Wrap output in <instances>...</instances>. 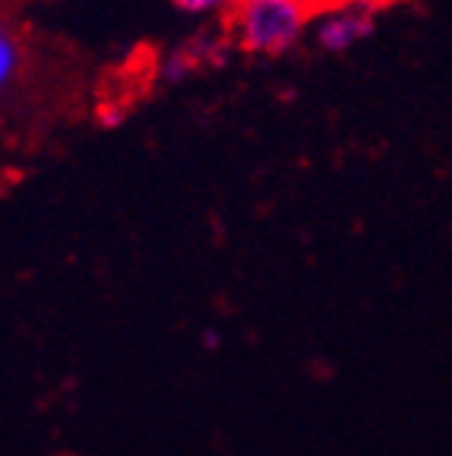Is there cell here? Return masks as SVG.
Segmentation results:
<instances>
[{"mask_svg": "<svg viewBox=\"0 0 452 456\" xmlns=\"http://www.w3.org/2000/svg\"><path fill=\"white\" fill-rule=\"evenodd\" d=\"M313 16L311 0H234L222 28L238 54L278 61L311 38Z\"/></svg>", "mask_w": 452, "mask_h": 456, "instance_id": "1", "label": "cell"}, {"mask_svg": "<svg viewBox=\"0 0 452 456\" xmlns=\"http://www.w3.org/2000/svg\"><path fill=\"white\" fill-rule=\"evenodd\" d=\"M238 54L228 38L225 28L206 26L193 36L181 38L177 45H171L156 64V79L158 86H184L193 77L206 70H222L231 64V57Z\"/></svg>", "mask_w": 452, "mask_h": 456, "instance_id": "2", "label": "cell"}, {"mask_svg": "<svg viewBox=\"0 0 452 456\" xmlns=\"http://www.w3.org/2000/svg\"><path fill=\"white\" fill-rule=\"evenodd\" d=\"M376 32L374 0H345L313 16L311 42L323 54H348Z\"/></svg>", "mask_w": 452, "mask_h": 456, "instance_id": "3", "label": "cell"}, {"mask_svg": "<svg viewBox=\"0 0 452 456\" xmlns=\"http://www.w3.org/2000/svg\"><path fill=\"white\" fill-rule=\"evenodd\" d=\"M22 70H26V45L16 36V28H4L0 32V105L20 83Z\"/></svg>", "mask_w": 452, "mask_h": 456, "instance_id": "4", "label": "cell"}, {"mask_svg": "<svg viewBox=\"0 0 452 456\" xmlns=\"http://www.w3.org/2000/svg\"><path fill=\"white\" fill-rule=\"evenodd\" d=\"M168 4L187 20H215L234 7V0H168Z\"/></svg>", "mask_w": 452, "mask_h": 456, "instance_id": "5", "label": "cell"}, {"mask_svg": "<svg viewBox=\"0 0 452 456\" xmlns=\"http://www.w3.org/2000/svg\"><path fill=\"white\" fill-rule=\"evenodd\" d=\"M130 118L127 105L117 99H101L99 105H95V127L101 130H117L124 127V121Z\"/></svg>", "mask_w": 452, "mask_h": 456, "instance_id": "6", "label": "cell"}, {"mask_svg": "<svg viewBox=\"0 0 452 456\" xmlns=\"http://www.w3.org/2000/svg\"><path fill=\"white\" fill-rule=\"evenodd\" d=\"M203 346H206L209 352L219 349V336H215V333H206V336H203Z\"/></svg>", "mask_w": 452, "mask_h": 456, "instance_id": "7", "label": "cell"}, {"mask_svg": "<svg viewBox=\"0 0 452 456\" xmlns=\"http://www.w3.org/2000/svg\"><path fill=\"white\" fill-rule=\"evenodd\" d=\"M4 28H10V22H7V16H4V10H0V32H4Z\"/></svg>", "mask_w": 452, "mask_h": 456, "instance_id": "8", "label": "cell"}, {"mask_svg": "<svg viewBox=\"0 0 452 456\" xmlns=\"http://www.w3.org/2000/svg\"><path fill=\"white\" fill-rule=\"evenodd\" d=\"M57 456H73V453H57Z\"/></svg>", "mask_w": 452, "mask_h": 456, "instance_id": "9", "label": "cell"}]
</instances>
